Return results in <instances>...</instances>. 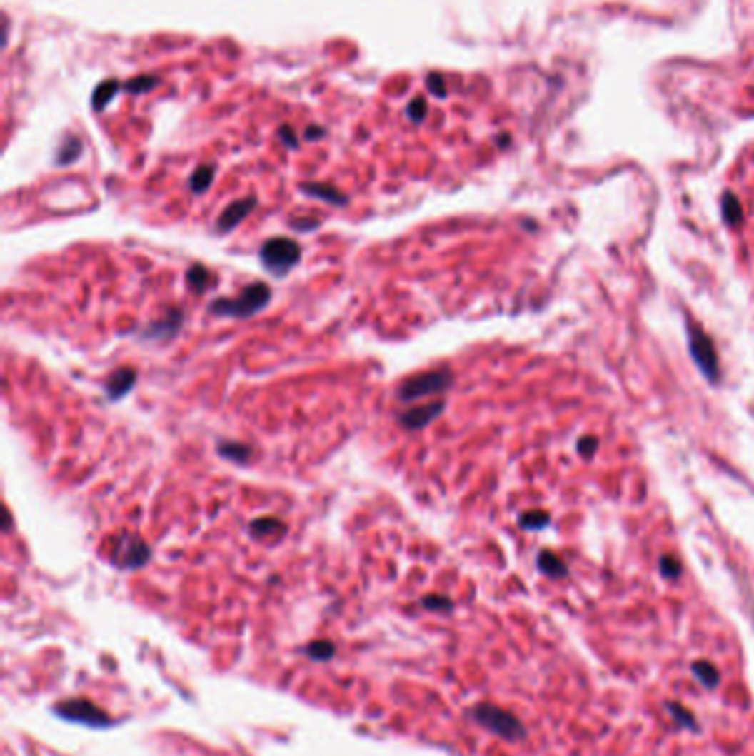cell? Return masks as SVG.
Here are the masks:
<instances>
[{"label": "cell", "mask_w": 754, "mask_h": 756, "mask_svg": "<svg viewBox=\"0 0 754 756\" xmlns=\"http://www.w3.org/2000/svg\"><path fill=\"white\" fill-rule=\"evenodd\" d=\"M423 606L429 610H451V602L443 595H427V598H423Z\"/></svg>", "instance_id": "obj_25"}, {"label": "cell", "mask_w": 754, "mask_h": 756, "mask_svg": "<svg viewBox=\"0 0 754 756\" xmlns=\"http://www.w3.org/2000/svg\"><path fill=\"white\" fill-rule=\"evenodd\" d=\"M219 453L223 458H228V460L243 465L250 458V447L241 445V443H219Z\"/></svg>", "instance_id": "obj_19"}, {"label": "cell", "mask_w": 754, "mask_h": 756, "mask_svg": "<svg viewBox=\"0 0 754 756\" xmlns=\"http://www.w3.org/2000/svg\"><path fill=\"white\" fill-rule=\"evenodd\" d=\"M149 560H151L149 544L142 538H135V535L120 538L116 551H113V562H116L120 568H126V570L142 568Z\"/></svg>", "instance_id": "obj_7"}, {"label": "cell", "mask_w": 754, "mask_h": 756, "mask_svg": "<svg viewBox=\"0 0 754 756\" xmlns=\"http://www.w3.org/2000/svg\"><path fill=\"white\" fill-rule=\"evenodd\" d=\"M213 175H215V168L213 166H201L193 173L191 177V191L193 193H206L208 191V186L213 184Z\"/></svg>", "instance_id": "obj_21"}, {"label": "cell", "mask_w": 754, "mask_h": 756, "mask_svg": "<svg viewBox=\"0 0 754 756\" xmlns=\"http://www.w3.org/2000/svg\"><path fill=\"white\" fill-rule=\"evenodd\" d=\"M471 717L483 725L487 727L489 732H493V735L507 739V741H518L524 737V727L522 723L511 715L507 712V710H502L498 705H491V703H480L473 707Z\"/></svg>", "instance_id": "obj_3"}, {"label": "cell", "mask_w": 754, "mask_h": 756, "mask_svg": "<svg viewBox=\"0 0 754 756\" xmlns=\"http://www.w3.org/2000/svg\"><path fill=\"white\" fill-rule=\"evenodd\" d=\"M688 338H690V352L695 363L699 365V370L703 372V376L708 380H717L719 378V361H717V352L710 336H708L699 326H690L688 328Z\"/></svg>", "instance_id": "obj_6"}, {"label": "cell", "mask_w": 754, "mask_h": 756, "mask_svg": "<svg viewBox=\"0 0 754 756\" xmlns=\"http://www.w3.org/2000/svg\"><path fill=\"white\" fill-rule=\"evenodd\" d=\"M693 672H695V677L705 685V688H717L719 672H717V668L713 666L710 661H697V663H693Z\"/></svg>", "instance_id": "obj_17"}, {"label": "cell", "mask_w": 754, "mask_h": 756, "mask_svg": "<svg viewBox=\"0 0 754 756\" xmlns=\"http://www.w3.org/2000/svg\"><path fill=\"white\" fill-rule=\"evenodd\" d=\"M80 153H82V142L78 140V137H64V142L58 151V164L64 166V164L76 162Z\"/></svg>", "instance_id": "obj_16"}, {"label": "cell", "mask_w": 754, "mask_h": 756, "mask_svg": "<svg viewBox=\"0 0 754 756\" xmlns=\"http://www.w3.org/2000/svg\"><path fill=\"white\" fill-rule=\"evenodd\" d=\"M279 135L283 137V142H286L290 148H296V137H294V133H292L290 126H283V128L279 131Z\"/></svg>", "instance_id": "obj_31"}, {"label": "cell", "mask_w": 754, "mask_h": 756, "mask_svg": "<svg viewBox=\"0 0 754 756\" xmlns=\"http://www.w3.org/2000/svg\"><path fill=\"white\" fill-rule=\"evenodd\" d=\"M306 137H308V140H316V137H323V128L310 126V128L306 131Z\"/></svg>", "instance_id": "obj_33"}, {"label": "cell", "mask_w": 754, "mask_h": 756, "mask_svg": "<svg viewBox=\"0 0 754 756\" xmlns=\"http://www.w3.org/2000/svg\"><path fill=\"white\" fill-rule=\"evenodd\" d=\"M292 228H296V231H310V228H316V219H312V221H292Z\"/></svg>", "instance_id": "obj_32"}, {"label": "cell", "mask_w": 754, "mask_h": 756, "mask_svg": "<svg viewBox=\"0 0 754 756\" xmlns=\"http://www.w3.org/2000/svg\"><path fill=\"white\" fill-rule=\"evenodd\" d=\"M56 715L66 719V721H74V723H82V725H91V727H106L111 725V717L104 712V710H100L94 701L89 699H66V701H60L56 705Z\"/></svg>", "instance_id": "obj_5"}, {"label": "cell", "mask_w": 754, "mask_h": 756, "mask_svg": "<svg viewBox=\"0 0 754 756\" xmlns=\"http://www.w3.org/2000/svg\"><path fill=\"white\" fill-rule=\"evenodd\" d=\"M270 288L266 283H253L241 290L239 296L235 299H217L211 303V312L217 316H233V318H246L253 316L259 310H263L270 303Z\"/></svg>", "instance_id": "obj_1"}, {"label": "cell", "mask_w": 754, "mask_h": 756, "mask_svg": "<svg viewBox=\"0 0 754 756\" xmlns=\"http://www.w3.org/2000/svg\"><path fill=\"white\" fill-rule=\"evenodd\" d=\"M723 217L730 226H739L741 219H743V211H741V203L733 197V195H725L723 197Z\"/></svg>", "instance_id": "obj_22"}, {"label": "cell", "mask_w": 754, "mask_h": 756, "mask_svg": "<svg viewBox=\"0 0 754 756\" xmlns=\"http://www.w3.org/2000/svg\"><path fill=\"white\" fill-rule=\"evenodd\" d=\"M301 191L310 197H318L323 199L328 203H334V206H346L348 203V197L338 193L336 188L328 186V184H314V181H306V184H301Z\"/></svg>", "instance_id": "obj_12"}, {"label": "cell", "mask_w": 754, "mask_h": 756, "mask_svg": "<svg viewBox=\"0 0 754 756\" xmlns=\"http://www.w3.org/2000/svg\"><path fill=\"white\" fill-rule=\"evenodd\" d=\"M670 712H673V717H675L681 725L695 727V717H693L685 707H681V705H677V703H670Z\"/></svg>", "instance_id": "obj_27"}, {"label": "cell", "mask_w": 754, "mask_h": 756, "mask_svg": "<svg viewBox=\"0 0 754 756\" xmlns=\"http://www.w3.org/2000/svg\"><path fill=\"white\" fill-rule=\"evenodd\" d=\"M427 86H429L431 94H433V96H438V98H443V96L447 94L445 82H443V78H441L438 74H429V78H427Z\"/></svg>", "instance_id": "obj_29"}, {"label": "cell", "mask_w": 754, "mask_h": 756, "mask_svg": "<svg viewBox=\"0 0 754 756\" xmlns=\"http://www.w3.org/2000/svg\"><path fill=\"white\" fill-rule=\"evenodd\" d=\"M659 566H661V573H664L668 580H675L679 573H681V564H679L675 558H661Z\"/></svg>", "instance_id": "obj_28"}, {"label": "cell", "mask_w": 754, "mask_h": 756, "mask_svg": "<svg viewBox=\"0 0 754 756\" xmlns=\"http://www.w3.org/2000/svg\"><path fill=\"white\" fill-rule=\"evenodd\" d=\"M250 531L257 538H272V535H281L286 531V526L277 518H257L250 524Z\"/></svg>", "instance_id": "obj_13"}, {"label": "cell", "mask_w": 754, "mask_h": 756, "mask_svg": "<svg viewBox=\"0 0 754 756\" xmlns=\"http://www.w3.org/2000/svg\"><path fill=\"white\" fill-rule=\"evenodd\" d=\"M538 566H540L542 573H546V575H551V578H562V575H566L564 562H562L558 555H553L551 551H542V553H540Z\"/></svg>", "instance_id": "obj_14"}, {"label": "cell", "mask_w": 754, "mask_h": 756, "mask_svg": "<svg viewBox=\"0 0 754 756\" xmlns=\"http://www.w3.org/2000/svg\"><path fill=\"white\" fill-rule=\"evenodd\" d=\"M135 378H137V372H135L133 368H120V370L113 372V374L109 376V380H106V387H104V392H106L109 400H120V398H124V396L131 392V389H133Z\"/></svg>", "instance_id": "obj_11"}, {"label": "cell", "mask_w": 754, "mask_h": 756, "mask_svg": "<svg viewBox=\"0 0 754 756\" xmlns=\"http://www.w3.org/2000/svg\"><path fill=\"white\" fill-rule=\"evenodd\" d=\"M578 449H580V453H582L584 458H590L593 453H595V449H598V440L593 438V436H586V438L580 440Z\"/></svg>", "instance_id": "obj_30"}, {"label": "cell", "mask_w": 754, "mask_h": 756, "mask_svg": "<svg viewBox=\"0 0 754 756\" xmlns=\"http://www.w3.org/2000/svg\"><path fill=\"white\" fill-rule=\"evenodd\" d=\"M155 84H157V78H153V76H137V78L124 82V89L129 91V94H146V91H151Z\"/></svg>", "instance_id": "obj_23"}, {"label": "cell", "mask_w": 754, "mask_h": 756, "mask_svg": "<svg viewBox=\"0 0 754 756\" xmlns=\"http://www.w3.org/2000/svg\"><path fill=\"white\" fill-rule=\"evenodd\" d=\"M522 526L524 529H542V526L548 524V515L544 511H529L522 515Z\"/></svg>", "instance_id": "obj_24"}, {"label": "cell", "mask_w": 754, "mask_h": 756, "mask_svg": "<svg viewBox=\"0 0 754 756\" xmlns=\"http://www.w3.org/2000/svg\"><path fill=\"white\" fill-rule=\"evenodd\" d=\"M181 323H184V314H181V310H169L159 321H153V323L142 332L144 338H155V341H171Z\"/></svg>", "instance_id": "obj_8"}, {"label": "cell", "mask_w": 754, "mask_h": 756, "mask_svg": "<svg viewBox=\"0 0 754 756\" xmlns=\"http://www.w3.org/2000/svg\"><path fill=\"white\" fill-rule=\"evenodd\" d=\"M445 409V403L436 400V403H427V405H421V407H414V409H407L401 414V425L407 427V429H423L425 425L433 423Z\"/></svg>", "instance_id": "obj_9"}, {"label": "cell", "mask_w": 754, "mask_h": 756, "mask_svg": "<svg viewBox=\"0 0 754 756\" xmlns=\"http://www.w3.org/2000/svg\"><path fill=\"white\" fill-rule=\"evenodd\" d=\"M255 203H257L255 197H243V199L231 203V206H228V208L219 215V219H217V231H219V233H228V231H233V228H237L250 213H253Z\"/></svg>", "instance_id": "obj_10"}, {"label": "cell", "mask_w": 754, "mask_h": 756, "mask_svg": "<svg viewBox=\"0 0 754 756\" xmlns=\"http://www.w3.org/2000/svg\"><path fill=\"white\" fill-rule=\"evenodd\" d=\"M425 113H427V102H425L423 98H414V100H411V104H409V109H407V116H409L411 120L421 122V120L425 118Z\"/></svg>", "instance_id": "obj_26"}, {"label": "cell", "mask_w": 754, "mask_h": 756, "mask_svg": "<svg viewBox=\"0 0 754 756\" xmlns=\"http://www.w3.org/2000/svg\"><path fill=\"white\" fill-rule=\"evenodd\" d=\"M259 255H261V263L266 266L268 272H272L274 277H283L286 272H290L296 263H299L301 248L292 239L274 237L261 246Z\"/></svg>", "instance_id": "obj_2"}, {"label": "cell", "mask_w": 754, "mask_h": 756, "mask_svg": "<svg viewBox=\"0 0 754 756\" xmlns=\"http://www.w3.org/2000/svg\"><path fill=\"white\" fill-rule=\"evenodd\" d=\"M334 644L328 639H318V641H312V644L306 646V655L314 661H328L334 657Z\"/></svg>", "instance_id": "obj_20"}, {"label": "cell", "mask_w": 754, "mask_h": 756, "mask_svg": "<svg viewBox=\"0 0 754 756\" xmlns=\"http://www.w3.org/2000/svg\"><path fill=\"white\" fill-rule=\"evenodd\" d=\"M451 385V372L449 370H431L418 376L407 378L401 387H398V398L401 400H416L423 396H431V394H441Z\"/></svg>", "instance_id": "obj_4"}, {"label": "cell", "mask_w": 754, "mask_h": 756, "mask_svg": "<svg viewBox=\"0 0 754 756\" xmlns=\"http://www.w3.org/2000/svg\"><path fill=\"white\" fill-rule=\"evenodd\" d=\"M186 283L193 292H203L206 286L211 283V272L206 270L203 266H191L188 272H186Z\"/></svg>", "instance_id": "obj_18"}, {"label": "cell", "mask_w": 754, "mask_h": 756, "mask_svg": "<svg viewBox=\"0 0 754 756\" xmlns=\"http://www.w3.org/2000/svg\"><path fill=\"white\" fill-rule=\"evenodd\" d=\"M118 91H120V82H118V80L102 82V84L94 91V109H96V111H102L113 98H116Z\"/></svg>", "instance_id": "obj_15"}]
</instances>
